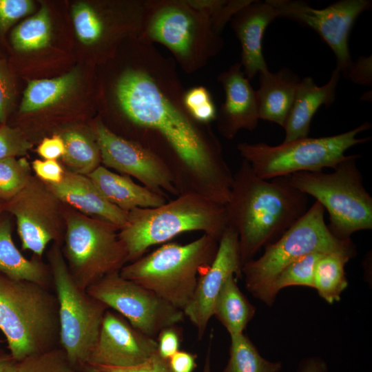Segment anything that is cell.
Here are the masks:
<instances>
[{"mask_svg":"<svg viewBox=\"0 0 372 372\" xmlns=\"http://www.w3.org/2000/svg\"><path fill=\"white\" fill-rule=\"evenodd\" d=\"M136 47V62L121 71L113 87L117 110L132 131L128 140L166 165L179 195L196 194L225 205L233 174L209 125L187 111L175 61L141 38Z\"/></svg>","mask_w":372,"mask_h":372,"instance_id":"6da1fadb","label":"cell"},{"mask_svg":"<svg viewBox=\"0 0 372 372\" xmlns=\"http://www.w3.org/2000/svg\"><path fill=\"white\" fill-rule=\"evenodd\" d=\"M307 201V196L291 185L287 176L261 178L242 159L225 205L227 227L238 235L242 265L302 216Z\"/></svg>","mask_w":372,"mask_h":372,"instance_id":"7a4b0ae2","label":"cell"},{"mask_svg":"<svg viewBox=\"0 0 372 372\" xmlns=\"http://www.w3.org/2000/svg\"><path fill=\"white\" fill-rule=\"evenodd\" d=\"M226 227L225 205L187 193L158 207L131 210L118 235L129 263L144 256L150 247L182 233L200 231L219 240Z\"/></svg>","mask_w":372,"mask_h":372,"instance_id":"3957f363","label":"cell"},{"mask_svg":"<svg viewBox=\"0 0 372 372\" xmlns=\"http://www.w3.org/2000/svg\"><path fill=\"white\" fill-rule=\"evenodd\" d=\"M0 330L17 362L59 347L55 293L43 285L0 273Z\"/></svg>","mask_w":372,"mask_h":372,"instance_id":"277c9868","label":"cell"},{"mask_svg":"<svg viewBox=\"0 0 372 372\" xmlns=\"http://www.w3.org/2000/svg\"><path fill=\"white\" fill-rule=\"evenodd\" d=\"M218 240L203 234L187 244L166 242L154 251L126 264L119 274L147 288L183 311L192 300L202 269L216 254Z\"/></svg>","mask_w":372,"mask_h":372,"instance_id":"5b68a950","label":"cell"},{"mask_svg":"<svg viewBox=\"0 0 372 372\" xmlns=\"http://www.w3.org/2000/svg\"><path fill=\"white\" fill-rule=\"evenodd\" d=\"M159 43L173 54L187 74L204 67L216 56L224 42L209 18L187 0H147L141 37Z\"/></svg>","mask_w":372,"mask_h":372,"instance_id":"8992f818","label":"cell"},{"mask_svg":"<svg viewBox=\"0 0 372 372\" xmlns=\"http://www.w3.org/2000/svg\"><path fill=\"white\" fill-rule=\"evenodd\" d=\"M324 209L316 201L280 238L265 247L263 254L242 266L246 289L255 298L268 304L270 286L288 265L311 253L338 252L356 254L349 239H340L324 221Z\"/></svg>","mask_w":372,"mask_h":372,"instance_id":"52a82bcc","label":"cell"},{"mask_svg":"<svg viewBox=\"0 0 372 372\" xmlns=\"http://www.w3.org/2000/svg\"><path fill=\"white\" fill-rule=\"evenodd\" d=\"M359 155H348L331 173L302 172L287 176L293 187L316 198L329 216L328 227L340 239L372 229V197L356 165Z\"/></svg>","mask_w":372,"mask_h":372,"instance_id":"ba28073f","label":"cell"},{"mask_svg":"<svg viewBox=\"0 0 372 372\" xmlns=\"http://www.w3.org/2000/svg\"><path fill=\"white\" fill-rule=\"evenodd\" d=\"M371 127L365 122L348 132L318 138L305 137L283 141L278 145L265 143L242 142L237 149L260 178L272 180L302 172H322L324 167L334 169L347 155L351 147L368 141L370 138H357Z\"/></svg>","mask_w":372,"mask_h":372,"instance_id":"9c48e42d","label":"cell"},{"mask_svg":"<svg viewBox=\"0 0 372 372\" xmlns=\"http://www.w3.org/2000/svg\"><path fill=\"white\" fill-rule=\"evenodd\" d=\"M64 236L61 251L76 283L87 289L127 264L119 229L63 204Z\"/></svg>","mask_w":372,"mask_h":372,"instance_id":"30bf717a","label":"cell"},{"mask_svg":"<svg viewBox=\"0 0 372 372\" xmlns=\"http://www.w3.org/2000/svg\"><path fill=\"white\" fill-rule=\"evenodd\" d=\"M47 255L59 303V347L79 369L87 363L109 309L76 283L60 245L53 243Z\"/></svg>","mask_w":372,"mask_h":372,"instance_id":"8fae6325","label":"cell"},{"mask_svg":"<svg viewBox=\"0 0 372 372\" xmlns=\"http://www.w3.org/2000/svg\"><path fill=\"white\" fill-rule=\"evenodd\" d=\"M63 204L35 176L14 197L3 202L5 213L16 220L21 249L42 258L49 243L62 246L64 236Z\"/></svg>","mask_w":372,"mask_h":372,"instance_id":"7c38bea8","label":"cell"},{"mask_svg":"<svg viewBox=\"0 0 372 372\" xmlns=\"http://www.w3.org/2000/svg\"><path fill=\"white\" fill-rule=\"evenodd\" d=\"M86 290L135 329L154 339L163 329L175 326L185 318L182 310L119 273L105 276Z\"/></svg>","mask_w":372,"mask_h":372,"instance_id":"4fadbf2b","label":"cell"},{"mask_svg":"<svg viewBox=\"0 0 372 372\" xmlns=\"http://www.w3.org/2000/svg\"><path fill=\"white\" fill-rule=\"evenodd\" d=\"M279 17L295 21L315 30L332 50L336 68L346 75L353 61L349 50V37L358 16L369 9V0H340L322 9H316L303 1L269 0Z\"/></svg>","mask_w":372,"mask_h":372,"instance_id":"5bb4252c","label":"cell"},{"mask_svg":"<svg viewBox=\"0 0 372 372\" xmlns=\"http://www.w3.org/2000/svg\"><path fill=\"white\" fill-rule=\"evenodd\" d=\"M94 136L104 167L132 176L152 191L179 195L170 170L152 152L113 132L102 121L96 123Z\"/></svg>","mask_w":372,"mask_h":372,"instance_id":"9a60e30c","label":"cell"},{"mask_svg":"<svg viewBox=\"0 0 372 372\" xmlns=\"http://www.w3.org/2000/svg\"><path fill=\"white\" fill-rule=\"evenodd\" d=\"M238 237L226 227L218 241L215 258L198 279L194 296L183 313L197 329L201 338L213 316L215 301L227 280L242 275Z\"/></svg>","mask_w":372,"mask_h":372,"instance_id":"2e32d148","label":"cell"},{"mask_svg":"<svg viewBox=\"0 0 372 372\" xmlns=\"http://www.w3.org/2000/svg\"><path fill=\"white\" fill-rule=\"evenodd\" d=\"M158 351L157 340L135 329L126 319L107 309L96 343L88 358L92 366L130 367Z\"/></svg>","mask_w":372,"mask_h":372,"instance_id":"e0dca14e","label":"cell"},{"mask_svg":"<svg viewBox=\"0 0 372 372\" xmlns=\"http://www.w3.org/2000/svg\"><path fill=\"white\" fill-rule=\"evenodd\" d=\"M225 92V101L217 112V129L224 138L231 140L241 130L254 131L259 118L256 92L245 77L240 63L218 74Z\"/></svg>","mask_w":372,"mask_h":372,"instance_id":"ac0fdd59","label":"cell"},{"mask_svg":"<svg viewBox=\"0 0 372 372\" xmlns=\"http://www.w3.org/2000/svg\"><path fill=\"white\" fill-rule=\"evenodd\" d=\"M277 17L278 12L269 0H251L230 20L241 46L240 64L249 81L268 70L262 50V37L267 27Z\"/></svg>","mask_w":372,"mask_h":372,"instance_id":"d6986e66","label":"cell"},{"mask_svg":"<svg viewBox=\"0 0 372 372\" xmlns=\"http://www.w3.org/2000/svg\"><path fill=\"white\" fill-rule=\"evenodd\" d=\"M60 201L87 216L103 220L121 229L128 212L110 203L85 175L65 171L58 183H45Z\"/></svg>","mask_w":372,"mask_h":372,"instance_id":"ffe728a7","label":"cell"},{"mask_svg":"<svg viewBox=\"0 0 372 372\" xmlns=\"http://www.w3.org/2000/svg\"><path fill=\"white\" fill-rule=\"evenodd\" d=\"M341 76L338 68L329 81L318 86L310 76L300 80L285 122V142L308 137L311 120L321 105L330 106L335 99L336 88Z\"/></svg>","mask_w":372,"mask_h":372,"instance_id":"44dd1931","label":"cell"},{"mask_svg":"<svg viewBox=\"0 0 372 372\" xmlns=\"http://www.w3.org/2000/svg\"><path fill=\"white\" fill-rule=\"evenodd\" d=\"M112 205L129 212L136 208L156 207L167 202V194L135 183L128 176L100 165L87 176Z\"/></svg>","mask_w":372,"mask_h":372,"instance_id":"7402d4cb","label":"cell"},{"mask_svg":"<svg viewBox=\"0 0 372 372\" xmlns=\"http://www.w3.org/2000/svg\"><path fill=\"white\" fill-rule=\"evenodd\" d=\"M259 79L256 91L259 118L284 127L300 79L287 68L277 72H261Z\"/></svg>","mask_w":372,"mask_h":372,"instance_id":"603a6c76","label":"cell"},{"mask_svg":"<svg viewBox=\"0 0 372 372\" xmlns=\"http://www.w3.org/2000/svg\"><path fill=\"white\" fill-rule=\"evenodd\" d=\"M3 214L0 215V273L50 288L52 279L48 263L35 256L28 259L22 254L13 241L11 221Z\"/></svg>","mask_w":372,"mask_h":372,"instance_id":"cb8c5ba5","label":"cell"},{"mask_svg":"<svg viewBox=\"0 0 372 372\" xmlns=\"http://www.w3.org/2000/svg\"><path fill=\"white\" fill-rule=\"evenodd\" d=\"M236 278L231 276L227 280L213 309V316L223 325L230 337L242 334L256 311L255 307L239 289Z\"/></svg>","mask_w":372,"mask_h":372,"instance_id":"d4e9b609","label":"cell"},{"mask_svg":"<svg viewBox=\"0 0 372 372\" xmlns=\"http://www.w3.org/2000/svg\"><path fill=\"white\" fill-rule=\"evenodd\" d=\"M350 258L348 255L331 252L323 254L316 263L313 288L329 304L340 300L348 285L344 267Z\"/></svg>","mask_w":372,"mask_h":372,"instance_id":"484cf974","label":"cell"},{"mask_svg":"<svg viewBox=\"0 0 372 372\" xmlns=\"http://www.w3.org/2000/svg\"><path fill=\"white\" fill-rule=\"evenodd\" d=\"M76 71L52 79L29 81L20 105V112L28 113L43 109L63 99L77 83Z\"/></svg>","mask_w":372,"mask_h":372,"instance_id":"4316f807","label":"cell"},{"mask_svg":"<svg viewBox=\"0 0 372 372\" xmlns=\"http://www.w3.org/2000/svg\"><path fill=\"white\" fill-rule=\"evenodd\" d=\"M61 136L65 144L61 158L65 169L88 176L101 165V156L96 138L74 130H67Z\"/></svg>","mask_w":372,"mask_h":372,"instance_id":"83f0119b","label":"cell"},{"mask_svg":"<svg viewBox=\"0 0 372 372\" xmlns=\"http://www.w3.org/2000/svg\"><path fill=\"white\" fill-rule=\"evenodd\" d=\"M229 360L222 372H279L280 362H270L262 358L244 333L230 337Z\"/></svg>","mask_w":372,"mask_h":372,"instance_id":"f1b7e54d","label":"cell"},{"mask_svg":"<svg viewBox=\"0 0 372 372\" xmlns=\"http://www.w3.org/2000/svg\"><path fill=\"white\" fill-rule=\"evenodd\" d=\"M51 23L45 6L39 11L16 26L11 33L13 47L18 51H30L45 48L50 43Z\"/></svg>","mask_w":372,"mask_h":372,"instance_id":"f546056e","label":"cell"},{"mask_svg":"<svg viewBox=\"0 0 372 372\" xmlns=\"http://www.w3.org/2000/svg\"><path fill=\"white\" fill-rule=\"evenodd\" d=\"M322 253L305 255L285 267L273 279L269 291L268 305L275 301L280 290L291 286L313 288L314 269Z\"/></svg>","mask_w":372,"mask_h":372,"instance_id":"4dcf8cb0","label":"cell"},{"mask_svg":"<svg viewBox=\"0 0 372 372\" xmlns=\"http://www.w3.org/2000/svg\"><path fill=\"white\" fill-rule=\"evenodd\" d=\"M31 169L24 157L0 160V201L10 200L25 187L32 176Z\"/></svg>","mask_w":372,"mask_h":372,"instance_id":"1f68e13d","label":"cell"},{"mask_svg":"<svg viewBox=\"0 0 372 372\" xmlns=\"http://www.w3.org/2000/svg\"><path fill=\"white\" fill-rule=\"evenodd\" d=\"M60 347L29 355L17 363L16 372H79Z\"/></svg>","mask_w":372,"mask_h":372,"instance_id":"d6a6232c","label":"cell"},{"mask_svg":"<svg viewBox=\"0 0 372 372\" xmlns=\"http://www.w3.org/2000/svg\"><path fill=\"white\" fill-rule=\"evenodd\" d=\"M72 19L77 37L83 43L94 44L103 38L106 30L105 21L88 4L76 3L72 8Z\"/></svg>","mask_w":372,"mask_h":372,"instance_id":"836d02e7","label":"cell"},{"mask_svg":"<svg viewBox=\"0 0 372 372\" xmlns=\"http://www.w3.org/2000/svg\"><path fill=\"white\" fill-rule=\"evenodd\" d=\"M251 0H187L194 8L206 14L215 32L220 34L232 17Z\"/></svg>","mask_w":372,"mask_h":372,"instance_id":"e575fe53","label":"cell"},{"mask_svg":"<svg viewBox=\"0 0 372 372\" xmlns=\"http://www.w3.org/2000/svg\"><path fill=\"white\" fill-rule=\"evenodd\" d=\"M183 103L189 115L197 122L209 124L216 119L217 110L206 87L196 86L185 90Z\"/></svg>","mask_w":372,"mask_h":372,"instance_id":"d590c367","label":"cell"},{"mask_svg":"<svg viewBox=\"0 0 372 372\" xmlns=\"http://www.w3.org/2000/svg\"><path fill=\"white\" fill-rule=\"evenodd\" d=\"M32 147L20 130L0 124V160L23 156Z\"/></svg>","mask_w":372,"mask_h":372,"instance_id":"8d00e7d4","label":"cell"},{"mask_svg":"<svg viewBox=\"0 0 372 372\" xmlns=\"http://www.w3.org/2000/svg\"><path fill=\"white\" fill-rule=\"evenodd\" d=\"M33 10L34 3L30 0H0V31L6 32Z\"/></svg>","mask_w":372,"mask_h":372,"instance_id":"74e56055","label":"cell"},{"mask_svg":"<svg viewBox=\"0 0 372 372\" xmlns=\"http://www.w3.org/2000/svg\"><path fill=\"white\" fill-rule=\"evenodd\" d=\"M14 94L15 86L12 76L6 63L0 61V124H6Z\"/></svg>","mask_w":372,"mask_h":372,"instance_id":"f35d334b","label":"cell"},{"mask_svg":"<svg viewBox=\"0 0 372 372\" xmlns=\"http://www.w3.org/2000/svg\"><path fill=\"white\" fill-rule=\"evenodd\" d=\"M107 372H173L169 360L162 358L158 351L143 363L130 367L94 366Z\"/></svg>","mask_w":372,"mask_h":372,"instance_id":"ab89813d","label":"cell"},{"mask_svg":"<svg viewBox=\"0 0 372 372\" xmlns=\"http://www.w3.org/2000/svg\"><path fill=\"white\" fill-rule=\"evenodd\" d=\"M35 176L44 183H58L65 174V169L57 160L36 159L31 163Z\"/></svg>","mask_w":372,"mask_h":372,"instance_id":"60d3db41","label":"cell"},{"mask_svg":"<svg viewBox=\"0 0 372 372\" xmlns=\"http://www.w3.org/2000/svg\"><path fill=\"white\" fill-rule=\"evenodd\" d=\"M180 335L174 326L163 329L158 335V352L159 355L169 360L179 351Z\"/></svg>","mask_w":372,"mask_h":372,"instance_id":"b9f144b4","label":"cell"},{"mask_svg":"<svg viewBox=\"0 0 372 372\" xmlns=\"http://www.w3.org/2000/svg\"><path fill=\"white\" fill-rule=\"evenodd\" d=\"M37 154L45 160H58L65 153V144L60 134L44 138L37 148Z\"/></svg>","mask_w":372,"mask_h":372,"instance_id":"7bdbcfd3","label":"cell"},{"mask_svg":"<svg viewBox=\"0 0 372 372\" xmlns=\"http://www.w3.org/2000/svg\"><path fill=\"white\" fill-rule=\"evenodd\" d=\"M345 76L360 85L371 86L372 82L371 56L360 57L356 61H353Z\"/></svg>","mask_w":372,"mask_h":372,"instance_id":"ee69618b","label":"cell"},{"mask_svg":"<svg viewBox=\"0 0 372 372\" xmlns=\"http://www.w3.org/2000/svg\"><path fill=\"white\" fill-rule=\"evenodd\" d=\"M196 356L185 351H178L169 359L173 372H194L196 367Z\"/></svg>","mask_w":372,"mask_h":372,"instance_id":"f6af8a7d","label":"cell"},{"mask_svg":"<svg viewBox=\"0 0 372 372\" xmlns=\"http://www.w3.org/2000/svg\"><path fill=\"white\" fill-rule=\"evenodd\" d=\"M327 365L319 358H309L300 364L298 372H325Z\"/></svg>","mask_w":372,"mask_h":372,"instance_id":"bcb514c9","label":"cell"},{"mask_svg":"<svg viewBox=\"0 0 372 372\" xmlns=\"http://www.w3.org/2000/svg\"><path fill=\"white\" fill-rule=\"evenodd\" d=\"M17 363L10 353L0 349V372H16Z\"/></svg>","mask_w":372,"mask_h":372,"instance_id":"7dc6e473","label":"cell"},{"mask_svg":"<svg viewBox=\"0 0 372 372\" xmlns=\"http://www.w3.org/2000/svg\"><path fill=\"white\" fill-rule=\"evenodd\" d=\"M79 372H107V371L101 370L90 364H85V365L79 368Z\"/></svg>","mask_w":372,"mask_h":372,"instance_id":"c3c4849f","label":"cell"},{"mask_svg":"<svg viewBox=\"0 0 372 372\" xmlns=\"http://www.w3.org/2000/svg\"><path fill=\"white\" fill-rule=\"evenodd\" d=\"M210 345L209 346L207 355L205 358L204 368L203 372H211V362H210Z\"/></svg>","mask_w":372,"mask_h":372,"instance_id":"681fc988","label":"cell"},{"mask_svg":"<svg viewBox=\"0 0 372 372\" xmlns=\"http://www.w3.org/2000/svg\"><path fill=\"white\" fill-rule=\"evenodd\" d=\"M3 212V202L0 201V215L2 214Z\"/></svg>","mask_w":372,"mask_h":372,"instance_id":"f907efd6","label":"cell"},{"mask_svg":"<svg viewBox=\"0 0 372 372\" xmlns=\"http://www.w3.org/2000/svg\"></svg>","mask_w":372,"mask_h":372,"instance_id":"816d5d0a","label":"cell"}]
</instances>
